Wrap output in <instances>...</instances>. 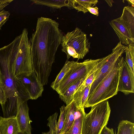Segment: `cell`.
<instances>
[{"mask_svg":"<svg viewBox=\"0 0 134 134\" xmlns=\"http://www.w3.org/2000/svg\"><path fill=\"white\" fill-rule=\"evenodd\" d=\"M86 114L84 108L76 107L73 123L68 131L64 134H82L83 122Z\"/></svg>","mask_w":134,"mask_h":134,"instance_id":"5bb4252c","label":"cell"},{"mask_svg":"<svg viewBox=\"0 0 134 134\" xmlns=\"http://www.w3.org/2000/svg\"><path fill=\"white\" fill-rule=\"evenodd\" d=\"M100 59V58L88 59L82 62H77L75 65L64 77L55 91L59 95L63 93L70 86L88 73Z\"/></svg>","mask_w":134,"mask_h":134,"instance_id":"52a82bcc","label":"cell"},{"mask_svg":"<svg viewBox=\"0 0 134 134\" xmlns=\"http://www.w3.org/2000/svg\"><path fill=\"white\" fill-rule=\"evenodd\" d=\"M91 108L90 112L86 114L84 117L82 134H100L108 121L111 109L107 100Z\"/></svg>","mask_w":134,"mask_h":134,"instance_id":"8992f818","label":"cell"},{"mask_svg":"<svg viewBox=\"0 0 134 134\" xmlns=\"http://www.w3.org/2000/svg\"><path fill=\"white\" fill-rule=\"evenodd\" d=\"M123 57L118 60L113 69L88 98L85 108L91 107L116 95L120 68Z\"/></svg>","mask_w":134,"mask_h":134,"instance_id":"277c9868","label":"cell"},{"mask_svg":"<svg viewBox=\"0 0 134 134\" xmlns=\"http://www.w3.org/2000/svg\"><path fill=\"white\" fill-rule=\"evenodd\" d=\"M15 89L18 97L25 102L30 99V97L27 90L20 78L17 77L14 79Z\"/></svg>","mask_w":134,"mask_h":134,"instance_id":"44dd1931","label":"cell"},{"mask_svg":"<svg viewBox=\"0 0 134 134\" xmlns=\"http://www.w3.org/2000/svg\"><path fill=\"white\" fill-rule=\"evenodd\" d=\"M18 77L28 92L30 99H36L41 96L44 90L43 86L39 81L34 70L29 75H22Z\"/></svg>","mask_w":134,"mask_h":134,"instance_id":"8fae6325","label":"cell"},{"mask_svg":"<svg viewBox=\"0 0 134 134\" xmlns=\"http://www.w3.org/2000/svg\"><path fill=\"white\" fill-rule=\"evenodd\" d=\"M12 42L0 48V71L2 85L5 90L7 99L3 107L5 110L9 112L16 110L17 108L16 99L18 97L12 71Z\"/></svg>","mask_w":134,"mask_h":134,"instance_id":"3957f363","label":"cell"},{"mask_svg":"<svg viewBox=\"0 0 134 134\" xmlns=\"http://www.w3.org/2000/svg\"><path fill=\"white\" fill-rule=\"evenodd\" d=\"M65 107L63 105L60 108V114L57 123L55 134H62L65 120Z\"/></svg>","mask_w":134,"mask_h":134,"instance_id":"d4e9b609","label":"cell"},{"mask_svg":"<svg viewBox=\"0 0 134 134\" xmlns=\"http://www.w3.org/2000/svg\"><path fill=\"white\" fill-rule=\"evenodd\" d=\"M120 19L134 38V8L129 6L124 7Z\"/></svg>","mask_w":134,"mask_h":134,"instance_id":"9a60e30c","label":"cell"},{"mask_svg":"<svg viewBox=\"0 0 134 134\" xmlns=\"http://www.w3.org/2000/svg\"><path fill=\"white\" fill-rule=\"evenodd\" d=\"M71 2L72 8L78 12H82L84 13L88 12V7H93L98 2L97 0H71Z\"/></svg>","mask_w":134,"mask_h":134,"instance_id":"ffe728a7","label":"cell"},{"mask_svg":"<svg viewBox=\"0 0 134 134\" xmlns=\"http://www.w3.org/2000/svg\"><path fill=\"white\" fill-rule=\"evenodd\" d=\"M109 24L121 43L126 45L134 43V38L121 22L119 18L111 20L109 22Z\"/></svg>","mask_w":134,"mask_h":134,"instance_id":"7c38bea8","label":"cell"},{"mask_svg":"<svg viewBox=\"0 0 134 134\" xmlns=\"http://www.w3.org/2000/svg\"><path fill=\"white\" fill-rule=\"evenodd\" d=\"M125 46L120 42L112 49L106 62L101 67L95 80L91 85L88 97L90 96L99 84L112 70L118 59L125 52Z\"/></svg>","mask_w":134,"mask_h":134,"instance_id":"ba28073f","label":"cell"},{"mask_svg":"<svg viewBox=\"0 0 134 134\" xmlns=\"http://www.w3.org/2000/svg\"><path fill=\"white\" fill-rule=\"evenodd\" d=\"M128 2V3L131 5V7H134V0H126Z\"/></svg>","mask_w":134,"mask_h":134,"instance_id":"d6a6232c","label":"cell"},{"mask_svg":"<svg viewBox=\"0 0 134 134\" xmlns=\"http://www.w3.org/2000/svg\"><path fill=\"white\" fill-rule=\"evenodd\" d=\"M59 24L49 18H38L35 31L29 40L33 70L39 81L47 85L63 34Z\"/></svg>","mask_w":134,"mask_h":134,"instance_id":"6da1fadb","label":"cell"},{"mask_svg":"<svg viewBox=\"0 0 134 134\" xmlns=\"http://www.w3.org/2000/svg\"><path fill=\"white\" fill-rule=\"evenodd\" d=\"M117 134H134V124L127 120L121 121L118 127Z\"/></svg>","mask_w":134,"mask_h":134,"instance_id":"7402d4cb","label":"cell"},{"mask_svg":"<svg viewBox=\"0 0 134 134\" xmlns=\"http://www.w3.org/2000/svg\"><path fill=\"white\" fill-rule=\"evenodd\" d=\"M13 0H0V30L8 19L10 13L4 8Z\"/></svg>","mask_w":134,"mask_h":134,"instance_id":"603a6c76","label":"cell"},{"mask_svg":"<svg viewBox=\"0 0 134 134\" xmlns=\"http://www.w3.org/2000/svg\"><path fill=\"white\" fill-rule=\"evenodd\" d=\"M126 62L134 74V44H130L125 47Z\"/></svg>","mask_w":134,"mask_h":134,"instance_id":"cb8c5ba5","label":"cell"},{"mask_svg":"<svg viewBox=\"0 0 134 134\" xmlns=\"http://www.w3.org/2000/svg\"><path fill=\"white\" fill-rule=\"evenodd\" d=\"M100 134H115L113 129L108 127L106 126L104 127Z\"/></svg>","mask_w":134,"mask_h":134,"instance_id":"f546056e","label":"cell"},{"mask_svg":"<svg viewBox=\"0 0 134 134\" xmlns=\"http://www.w3.org/2000/svg\"><path fill=\"white\" fill-rule=\"evenodd\" d=\"M12 42L11 69L14 80L21 75H30L33 70L27 29H24L21 34Z\"/></svg>","mask_w":134,"mask_h":134,"instance_id":"7a4b0ae2","label":"cell"},{"mask_svg":"<svg viewBox=\"0 0 134 134\" xmlns=\"http://www.w3.org/2000/svg\"><path fill=\"white\" fill-rule=\"evenodd\" d=\"M76 62H77L66 60L60 71L51 85V87L53 90H55L58 88L64 77L75 65Z\"/></svg>","mask_w":134,"mask_h":134,"instance_id":"d6986e66","label":"cell"},{"mask_svg":"<svg viewBox=\"0 0 134 134\" xmlns=\"http://www.w3.org/2000/svg\"><path fill=\"white\" fill-rule=\"evenodd\" d=\"M2 85V77H1V71H0V85Z\"/></svg>","mask_w":134,"mask_h":134,"instance_id":"836d02e7","label":"cell"},{"mask_svg":"<svg viewBox=\"0 0 134 134\" xmlns=\"http://www.w3.org/2000/svg\"><path fill=\"white\" fill-rule=\"evenodd\" d=\"M0 134H1V133H0Z\"/></svg>","mask_w":134,"mask_h":134,"instance_id":"d590c367","label":"cell"},{"mask_svg":"<svg viewBox=\"0 0 134 134\" xmlns=\"http://www.w3.org/2000/svg\"><path fill=\"white\" fill-rule=\"evenodd\" d=\"M115 134H116L115 133Z\"/></svg>","mask_w":134,"mask_h":134,"instance_id":"8d00e7d4","label":"cell"},{"mask_svg":"<svg viewBox=\"0 0 134 134\" xmlns=\"http://www.w3.org/2000/svg\"><path fill=\"white\" fill-rule=\"evenodd\" d=\"M109 6L110 7H112V6L113 3L114 2L113 0H105Z\"/></svg>","mask_w":134,"mask_h":134,"instance_id":"1f68e13d","label":"cell"},{"mask_svg":"<svg viewBox=\"0 0 134 134\" xmlns=\"http://www.w3.org/2000/svg\"><path fill=\"white\" fill-rule=\"evenodd\" d=\"M62 51L66 54L67 60L71 57L83 59L89 52L90 43L86 35L77 27L63 35Z\"/></svg>","mask_w":134,"mask_h":134,"instance_id":"5b68a950","label":"cell"},{"mask_svg":"<svg viewBox=\"0 0 134 134\" xmlns=\"http://www.w3.org/2000/svg\"><path fill=\"white\" fill-rule=\"evenodd\" d=\"M46 132H43L42 133V134H47Z\"/></svg>","mask_w":134,"mask_h":134,"instance_id":"e575fe53","label":"cell"},{"mask_svg":"<svg viewBox=\"0 0 134 134\" xmlns=\"http://www.w3.org/2000/svg\"><path fill=\"white\" fill-rule=\"evenodd\" d=\"M58 115V113L56 112L50 116L47 119L48 122L47 126L49 128V131L47 133L49 134H55Z\"/></svg>","mask_w":134,"mask_h":134,"instance_id":"4316f807","label":"cell"},{"mask_svg":"<svg viewBox=\"0 0 134 134\" xmlns=\"http://www.w3.org/2000/svg\"><path fill=\"white\" fill-rule=\"evenodd\" d=\"M16 103L17 112L15 117L20 131L23 134H31V123L32 121L29 116L27 102L18 97Z\"/></svg>","mask_w":134,"mask_h":134,"instance_id":"30bf717a","label":"cell"},{"mask_svg":"<svg viewBox=\"0 0 134 134\" xmlns=\"http://www.w3.org/2000/svg\"><path fill=\"white\" fill-rule=\"evenodd\" d=\"M1 134H23L20 131L15 116L0 117Z\"/></svg>","mask_w":134,"mask_h":134,"instance_id":"4fadbf2b","label":"cell"},{"mask_svg":"<svg viewBox=\"0 0 134 134\" xmlns=\"http://www.w3.org/2000/svg\"><path fill=\"white\" fill-rule=\"evenodd\" d=\"M84 81L79 86L73 96L72 100L76 107H82L81 105V98L83 92L86 87L84 84Z\"/></svg>","mask_w":134,"mask_h":134,"instance_id":"484cf974","label":"cell"},{"mask_svg":"<svg viewBox=\"0 0 134 134\" xmlns=\"http://www.w3.org/2000/svg\"><path fill=\"white\" fill-rule=\"evenodd\" d=\"M87 9L88 12L92 14L98 16L99 15L98 9L97 7H89L87 8Z\"/></svg>","mask_w":134,"mask_h":134,"instance_id":"4dcf8cb0","label":"cell"},{"mask_svg":"<svg viewBox=\"0 0 134 134\" xmlns=\"http://www.w3.org/2000/svg\"><path fill=\"white\" fill-rule=\"evenodd\" d=\"M76 107L72 100L65 107V120L62 134L66 132L69 130L74 121Z\"/></svg>","mask_w":134,"mask_h":134,"instance_id":"e0dca14e","label":"cell"},{"mask_svg":"<svg viewBox=\"0 0 134 134\" xmlns=\"http://www.w3.org/2000/svg\"><path fill=\"white\" fill-rule=\"evenodd\" d=\"M91 71L70 86L64 93L59 95V98L66 105L72 102L74 93L90 74Z\"/></svg>","mask_w":134,"mask_h":134,"instance_id":"2e32d148","label":"cell"},{"mask_svg":"<svg viewBox=\"0 0 134 134\" xmlns=\"http://www.w3.org/2000/svg\"><path fill=\"white\" fill-rule=\"evenodd\" d=\"M37 5L47 6L55 9H60L63 7H72L71 0H31Z\"/></svg>","mask_w":134,"mask_h":134,"instance_id":"ac0fdd59","label":"cell"},{"mask_svg":"<svg viewBox=\"0 0 134 134\" xmlns=\"http://www.w3.org/2000/svg\"><path fill=\"white\" fill-rule=\"evenodd\" d=\"M91 86L86 87L83 92L81 99V106L85 108L89 96Z\"/></svg>","mask_w":134,"mask_h":134,"instance_id":"83f0119b","label":"cell"},{"mask_svg":"<svg viewBox=\"0 0 134 134\" xmlns=\"http://www.w3.org/2000/svg\"><path fill=\"white\" fill-rule=\"evenodd\" d=\"M7 101L5 90L1 85H0V104L1 106L4 105Z\"/></svg>","mask_w":134,"mask_h":134,"instance_id":"f1b7e54d","label":"cell"},{"mask_svg":"<svg viewBox=\"0 0 134 134\" xmlns=\"http://www.w3.org/2000/svg\"><path fill=\"white\" fill-rule=\"evenodd\" d=\"M118 91L128 95L134 92V74L124 57L120 68Z\"/></svg>","mask_w":134,"mask_h":134,"instance_id":"9c48e42d","label":"cell"}]
</instances>
